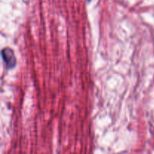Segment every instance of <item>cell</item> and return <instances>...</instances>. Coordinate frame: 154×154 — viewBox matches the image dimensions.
I'll use <instances>...</instances> for the list:
<instances>
[{
	"mask_svg": "<svg viewBox=\"0 0 154 154\" xmlns=\"http://www.w3.org/2000/svg\"><path fill=\"white\" fill-rule=\"evenodd\" d=\"M87 1H88V2H90V1H91V0H87Z\"/></svg>",
	"mask_w": 154,
	"mask_h": 154,
	"instance_id": "cell-2",
	"label": "cell"
},
{
	"mask_svg": "<svg viewBox=\"0 0 154 154\" xmlns=\"http://www.w3.org/2000/svg\"><path fill=\"white\" fill-rule=\"evenodd\" d=\"M2 57L8 69H12L16 66L17 59L13 50L10 48H5L2 51Z\"/></svg>",
	"mask_w": 154,
	"mask_h": 154,
	"instance_id": "cell-1",
	"label": "cell"
}]
</instances>
